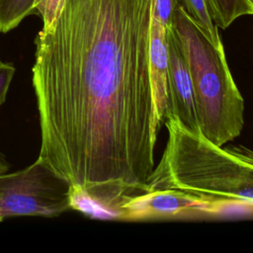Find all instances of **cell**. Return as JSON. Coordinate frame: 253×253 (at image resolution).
Wrapping results in <instances>:
<instances>
[{"mask_svg": "<svg viewBox=\"0 0 253 253\" xmlns=\"http://www.w3.org/2000/svg\"><path fill=\"white\" fill-rule=\"evenodd\" d=\"M177 3L211 44L223 46L218 28L211 18L208 0H177Z\"/></svg>", "mask_w": 253, "mask_h": 253, "instance_id": "ba28073f", "label": "cell"}, {"mask_svg": "<svg viewBox=\"0 0 253 253\" xmlns=\"http://www.w3.org/2000/svg\"><path fill=\"white\" fill-rule=\"evenodd\" d=\"M213 203L204 202L174 191H148L128 199L121 208L119 219L212 218Z\"/></svg>", "mask_w": 253, "mask_h": 253, "instance_id": "5b68a950", "label": "cell"}, {"mask_svg": "<svg viewBox=\"0 0 253 253\" xmlns=\"http://www.w3.org/2000/svg\"><path fill=\"white\" fill-rule=\"evenodd\" d=\"M154 0H64L35 39L41 158L84 191L89 217L119 219L146 192L160 124L150 75Z\"/></svg>", "mask_w": 253, "mask_h": 253, "instance_id": "6da1fadb", "label": "cell"}, {"mask_svg": "<svg viewBox=\"0 0 253 253\" xmlns=\"http://www.w3.org/2000/svg\"><path fill=\"white\" fill-rule=\"evenodd\" d=\"M164 152L146 182L148 191H174L204 202L253 203V150L222 147L167 114Z\"/></svg>", "mask_w": 253, "mask_h": 253, "instance_id": "7a4b0ae2", "label": "cell"}, {"mask_svg": "<svg viewBox=\"0 0 253 253\" xmlns=\"http://www.w3.org/2000/svg\"><path fill=\"white\" fill-rule=\"evenodd\" d=\"M0 221H2V219H1V217H0Z\"/></svg>", "mask_w": 253, "mask_h": 253, "instance_id": "2e32d148", "label": "cell"}, {"mask_svg": "<svg viewBox=\"0 0 253 253\" xmlns=\"http://www.w3.org/2000/svg\"><path fill=\"white\" fill-rule=\"evenodd\" d=\"M14 73L15 67L12 64L0 61V106L6 99V95Z\"/></svg>", "mask_w": 253, "mask_h": 253, "instance_id": "4fadbf2b", "label": "cell"}, {"mask_svg": "<svg viewBox=\"0 0 253 253\" xmlns=\"http://www.w3.org/2000/svg\"><path fill=\"white\" fill-rule=\"evenodd\" d=\"M211 18L217 28L226 29L236 19L253 15L248 0H208Z\"/></svg>", "mask_w": 253, "mask_h": 253, "instance_id": "9c48e42d", "label": "cell"}, {"mask_svg": "<svg viewBox=\"0 0 253 253\" xmlns=\"http://www.w3.org/2000/svg\"><path fill=\"white\" fill-rule=\"evenodd\" d=\"M166 36L168 49L167 114L176 117L189 129L200 131L195 109L192 80L185 54L172 27L166 29Z\"/></svg>", "mask_w": 253, "mask_h": 253, "instance_id": "8992f818", "label": "cell"}, {"mask_svg": "<svg viewBox=\"0 0 253 253\" xmlns=\"http://www.w3.org/2000/svg\"><path fill=\"white\" fill-rule=\"evenodd\" d=\"M64 0H37L35 10L41 16L42 27L50 26L58 16Z\"/></svg>", "mask_w": 253, "mask_h": 253, "instance_id": "8fae6325", "label": "cell"}, {"mask_svg": "<svg viewBox=\"0 0 253 253\" xmlns=\"http://www.w3.org/2000/svg\"><path fill=\"white\" fill-rule=\"evenodd\" d=\"M177 7V0H154L153 13L157 16L161 24L166 29H169L172 27Z\"/></svg>", "mask_w": 253, "mask_h": 253, "instance_id": "7c38bea8", "label": "cell"}, {"mask_svg": "<svg viewBox=\"0 0 253 253\" xmlns=\"http://www.w3.org/2000/svg\"><path fill=\"white\" fill-rule=\"evenodd\" d=\"M9 169V164L7 162V160L5 159L4 155L0 152V174L6 173Z\"/></svg>", "mask_w": 253, "mask_h": 253, "instance_id": "5bb4252c", "label": "cell"}, {"mask_svg": "<svg viewBox=\"0 0 253 253\" xmlns=\"http://www.w3.org/2000/svg\"><path fill=\"white\" fill-rule=\"evenodd\" d=\"M248 2L250 3V5H251V7H252V9H253V0H248Z\"/></svg>", "mask_w": 253, "mask_h": 253, "instance_id": "9a60e30c", "label": "cell"}, {"mask_svg": "<svg viewBox=\"0 0 253 253\" xmlns=\"http://www.w3.org/2000/svg\"><path fill=\"white\" fill-rule=\"evenodd\" d=\"M37 0H0V33L17 28L29 15L36 13Z\"/></svg>", "mask_w": 253, "mask_h": 253, "instance_id": "30bf717a", "label": "cell"}, {"mask_svg": "<svg viewBox=\"0 0 253 253\" xmlns=\"http://www.w3.org/2000/svg\"><path fill=\"white\" fill-rule=\"evenodd\" d=\"M172 28L189 66L200 132L223 146L239 136L244 125V101L229 70L224 47L211 44L179 5Z\"/></svg>", "mask_w": 253, "mask_h": 253, "instance_id": "3957f363", "label": "cell"}, {"mask_svg": "<svg viewBox=\"0 0 253 253\" xmlns=\"http://www.w3.org/2000/svg\"><path fill=\"white\" fill-rule=\"evenodd\" d=\"M71 185L41 158L27 168L0 174V217H54L71 210Z\"/></svg>", "mask_w": 253, "mask_h": 253, "instance_id": "277c9868", "label": "cell"}, {"mask_svg": "<svg viewBox=\"0 0 253 253\" xmlns=\"http://www.w3.org/2000/svg\"><path fill=\"white\" fill-rule=\"evenodd\" d=\"M167 68L168 49L166 28L161 24L152 9L150 22V75L155 100L156 117L160 126L164 123L168 113Z\"/></svg>", "mask_w": 253, "mask_h": 253, "instance_id": "52a82bcc", "label": "cell"}]
</instances>
